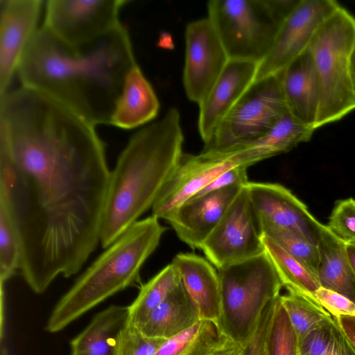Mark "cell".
<instances>
[{
  "label": "cell",
  "instance_id": "6da1fadb",
  "mask_svg": "<svg viewBox=\"0 0 355 355\" xmlns=\"http://www.w3.org/2000/svg\"><path fill=\"white\" fill-rule=\"evenodd\" d=\"M95 127L30 87L0 98V204L37 294L76 275L100 243L111 171Z\"/></svg>",
  "mask_w": 355,
  "mask_h": 355
},
{
  "label": "cell",
  "instance_id": "7a4b0ae2",
  "mask_svg": "<svg viewBox=\"0 0 355 355\" xmlns=\"http://www.w3.org/2000/svg\"><path fill=\"white\" fill-rule=\"evenodd\" d=\"M137 64L122 24L79 53L64 48L41 26L17 74L21 86L51 96L96 126L110 124L125 78Z\"/></svg>",
  "mask_w": 355,
  "mask_h": 355
},
{
  "label": "cell",
  "instance_id": "3957f363",
  "mask_svg": "<svg viewBox=\"0 0 355 355\" xmlns=\"http://www.w3.org/2000/svg\"><path fill=\"white\" fill-rule=\"evenodd\" d=\"M179 110L137 131L111 171L100 243L108 248L150 208L184 153Z\"/></svg>",
  "mask_w": 355,
  "mask_h": 355
},
{
  "label": "cell",
  "instance_id": "277c9868",
  "mask_svg": "<svg viewBox=\"0 0 355 355\" xmlns=\"http://www.w3.org/2000/svg\"><path fill=\"white\" fill-rule=\"evenodd\" d=\"M166 229L153 215L135 223L105 248L59 300L46 330L62 331L98 304L135 284Z\"/></svg>",
  "mask_w": 355,
  "mask_h": 355
},
{
  "label": "cell",
  "instance_id": "5b68a950",
  "mask_svg": "<svg viewBox=\"0 0 355 355\" xmlns=\"http://www.w3.org/2000/svg\"><path fill=\"white\" fill-rule=\"evenodd\" d=\"M354 44L355 17L340 6L322 25L308 48L320 97L315 130L355 110L350 78Z\"/></svg>",
  "mask_w": 355,
  "mask_h": 355
},
{
  "label": "cell",
  "instance_id": "8992f818",
  "mask_svg": "<svg viewBox=\"0 0 355 355\" xmlns=\"http://www.w3.org/2000/svg\"><path fill=\"white\" fill-rule=\"evenodd\" d=\"M218 274L221 291L218 327L227 338L244 346L264 309L280 295L282 284L265 252L219 268Z\"/></svg>",
  "mask_w": 355,
  "mask_h": 355
},
{
  "label": "cell",
  "instance_id": "52a82bcc",
  "mask_svg": "<svg viewBox=\"0 0 355 355\" xmlns=\"http://www.w3.org/2000/svg\"><path fill=\"white\" fill-rule=\"evenodd\" d=\"M207 7L230 60L259 64L265 59L279 26L264 0H211Z\"/></svg>",
  "mask_w": 355,
  "mask_h": 355
},
{
  "label": "cell",
  "instance_id": "ba28073f",
  "mask_svg": "<svg viewBox=\"0 0 355 355\" xmlns=\"http://www.w3.org/2000/svg\"><path fill=\"white\" fill-rule=\"evenodd\" d=\"M288 112L282 72L255 80L223 119L203 150H222L254 140Z\"/></svg>",
  "mask_w": 355,
  "mask_h": 355
},
{
  "label": "cell",
  "instance_id": "9c48e42d",
  "mask_svg": "<svg viewBox=\"0 0 355 355\" xmlns=\"http://www.w3.org/2000/svg\"><path fill=\"white\" fill-rule=\"evenodd\" d=\"M126 0H49L42 25L64 48L85 52L121 24Z\"/></svg>",
  "mask_w": 355,
  "mask_h": 355
},
{
  "label": "cell",
  "instance_id": "30bf717a",
  "mask_svg": "<svg viewBox=\"0 0 355 355\" xmlns=\"http://www.w3.org/2000/svg\"><path fill=\"white\" fill-rule=\"evenodd\" d=\"M200 249L217 269L264 253L260 224L245 186Z\"/></svg>",
  "mask_w": 355,
  "mask_h": 355
},
{
  "label": "cell",
  "instance_id": "8fae6325",
  "mask_svg": "<svg viewBox=\"0 0 355 355\" xmlns=\"http://www.w3.org/2000/svg\"><path fill=\"white\" fill-rule=\"evenodd\" d=\"M241 162L233 148L183 153L173 175L152 207V215L166 221L178 208L226 171ZM244 166V165H243Z\"/></svg>",
  "mask_w": 355,
  "mask_h": 355
},
{
  "label": "cell",
  "instance_id": "7c38bea8",
  "mask_svg": "<svg viewBox=\"0 0 355 355\" xmlns=\"http://www.w3.org/2000/svg\"><path fill=\"white\" fill-rule=\"evenodd\" d=\"M340 6L334 0H301L279 26L268 54L258 64L254 81L282 72L306 51L318 31Z\"/></svg>",
  "mask_w": 355,
  "mask_h": 355
},
{
  "label": "cell",
  "instance_id": "4fadbf2b",
  "mask_svg": "<svg viewBox=\"0 0 355 355\" xmlns=\"http://www.w3.org/2000/svg\"><path fill=\"white\" fill-rule=\"evenodd\" d=\"M230 59L207 17L189 22L185 30L183 85L187 98L199 105Z\"/></svg>",
  "mask_w": 355,
  "mask_h": 355
},
{
  "label": "cell",
  "instance_id": "5bb4252c",
  "mask_svg": "<svg viewBox=\"0 0 355 355\" xmlns=\"http://www.w3.org/2000/svg\"><path fill=\"white\" fill-rule=\"evenodd\" d=\"M245 187L261 230L266 226L286 229L318 245L326 225L320 223L289 189L267 182H249Z\"/></svg>",
  "mask_w": 355,
  "mask_h": 355
},
{
  "label": "cell",
  "instance_id": "9a60e30c",
  "mask_svg": "<svg viewBox=\"0 0 355 355\" xmlns=\"http://www.w3.org/2000/svg\"><path fill=\"white\" fill-rule=\"evenodd\" d=\"M42 0H0V97L8 91L39 29Z\"/></svg>",
  "mask_w": 355,
  "mask_h": 355
},
{
  "label": "cell",
  "instance_id": "2e32d148",
  "mask_svg": "<svg viewBox=\"0 0 355 355\" xmlns=\"http://www.w3.org/2000/svg\"><path fill=\"white\" fill-rule=\"evenodd\" d=\"M243 187H232L191 198L168 222L178 237L192 249H200Z\"/></svg>",
  "mask_w": 355,
  "mask_h": 355
},
{
  "label": "cell",
  "instance_id": "e0dca14e",
  "mask_svg": "<svg viewBox=\"0 0 355 355\" xmlns=\"http://www.w3.org/2000/svg\"><path fill=\"white\" fill-rule=\"evenodd\" d=\"M258 64L230 60L211 89L199 105L198 131L204 146L215 130L254 81Z\"/></svg>",
  "mask_w": 355,
  "mask_h": 355
},
{
  "label": "cell",
  "instance_id": "ac0fdd59",
  "mask_svg": "<svg viewBox=\"0 0 355 355\" xmlns=\"http://www.w3.org/2000/svg\"><path fill=\"white\" fill-rule=\"evenodd\" d=\"M180 282L198 309L200 319L218 322L221 313V291L218 271L204 258L179 253L171 262Z\"/></svg>",
  "mask_w": 355,
  "mask_h": 355
},
{
  "label": "cell",
  "instance_id": "d6986e66",
  "mask_svg": "<svg viewBox=\"0 0 355 355\" xmlns=\"http://www.w3.org/2000/svg\"><path fill=\"white\" fill-rule=\"evenodd\" d=\"M160 105L150 83L137 64L126 75L110 125L131 130L152 121Z\"/></svg>",
  "mask_w": 355,
  "mask_h": 355
},
{
  "label": "cell",
  "instance_id": "ffe728a7",
  "mask_svg": "<svg viewBox=\"0 0 355 355\" xmlns=\"http://www.w3.org/2000/svg\"><path fill=\"white\" fill-rule=\"evenodd\" d=\"M283 90L289 112L314 130L320 97L312 60L307 49L282 72Z\"/></svg>",
  "mask_w": 355,
  "mask_h": 355
},
{
  "label": "cell",
  "instance_id": "44dd1931",
  "mask_svg": "<svg viewBox=\"0 0 355 355\" xmlns=\"http://www.w3.org/2000/svg\"><path fill=\"white\" fill-rule=\"evenodd\" d=\"M314 129L289 112L261 137L232 146L241 163L248 167L267 158L286 153L311 139Z\"/></svg>",
  "mask_w": 355,
  "mask_h": 355
},
{
  "label": "cell",
  "instance_id": "7402d4cb",
  "mask_svg": "<svg viewBox=\"0 0 355 355\" xmlns=\"http://www.w3.org/2000/svg\"><path fill=\"white\" fill-rule=\"evenodd\" d=\"M200 319L198 309L180 283L138 327L146 336L167 340Z\"/></svg>",
  "mask_w": 355,
  "mask_h": 355
},
{
  "label": "cell",
  "instance_id": "603a6c76",
  "mask_svg": "<svg viewBox=\"0 0 355 355\" xmlns=\"http://www.w3.org/2000/svg\"><path fill=\"white\" fill-rule=\"evenodd\" d=\"M128 319V306L111 305L70 342V355H115L116 340Z\"/></svg>",
  "mask_w": 355,
  "mask_h": 355
},
{
  "label": "cell",
  "instance_id": "cb8c5ba5",
  "mask_svg": "<svg viewBox=\"0 0 355 355\" xmlns=\"http://www.w3.org/2000/svg\"><path fill=\"white\" fill-rule=\"evenodd\" d=\"M318 246V279L320 286L337 292L355 303V273L348 260L345 243L326 225Z\"/></svg>",
  "mask_w": 355,
  "mask_h": 355
},
{
  "label": "cell",
  "instance_id": "d4e9b609",
  "mask_svg": "<svg viewBox=\"0 0 355 355\" xmlns=\"http://www.w3.org/2000/svg\"><path fill=\"white\" fill-rule=\"evenodd\" d=\"M262 242L264 252L271 261L283 287L288 293L299 295L319 304L315 298V293L320 287L318 277L263 234Z\"/></svg>",
  "mask_w": 355,
  "mask_h": 355
},
{
  "label": "cell",
  "instance_id": "484cf974",
  "mask_svg": "<svg viewBox=\"0 0 355 355\" xmlns=\"http://www.w3.org/2000/svg\"><path fill=\"white\" fill-rule=\"evenodd\" d=\"M225 337L216 322L199 320L187 329L166 340L155 355H207Z\"/></svg>",
  "mask_w": 355,
  "mask_h": 355
},
{
  "label": "cell",
  "instance_id": "4316f807",
  "mask_svg": "<svg viewBox=\"0 0 355 355\" xmlns=\"http://www.w3.org/2000/svg\"><path fill=\"white\" fill-rule=\"evenodd\" d=\"M180 283L179 273L171 263L144 284L128 305V322L138 327Z\"/></svg>",
  "mask_w": 355,
  "mask_h": 355
},
{
  "label": "cell",
  "instance_id": "83f0119b",
  "mask_svg": "<svg viewBox=\"0 0 355 355\" xmlns=\"http://www.w3.org/2000/svg\"><path fill=\"white\" fill-rule=\"evenodd\" d=\"M299 355H355L334 317L298 340Z\"/></svg>",
  "mask_w": 355,
  "mask_h": 355
},
{
  "label": "cell",
  "instance_id": "f1b7e54d",
  "mask_svg": "<svg viewBox=\"0 0 355 355\" xmlns=\"http://www.w3.org/2000/svg\"><path fill=\"white\" fill-rule=\"evenodd\" d=\"M279 300L298 340L332 317L320 305L297 294L288 292Z\"/></svg>",
  "mask_w": 355,
  "mask_h": 355
},
{
  "label": "cell",
  "instance_id": "f546056e",
  "mask_svg": "<svg viewBox=\"0 0 355 355\" xmlns=\"http://www.w3.org/2000/svg\"><path fill=\"white\" fill-rule=\"evenodd\" d=\"M261 232L318 277L320 264L318 245L312 244L303 236L284 228L266 226Z\"/></svg>",
  "mask_w": 355,
  "mask_h": 355
},
{
  "label": "cell",
  "instance_id": "4dcf8cb0",
  "mask_svg": "<svg viewBox=\"0 0 355 355\" xmlns=\"http://www.w3.org/2000/svg\"><path fill=\"white\" fill-rule=\"evenodd\" d=\"M279 296L266 333V355H299L298 338Z\"/></svg>",
  "mask_w": 355,
  "mask_h": 355
},
{
  "label": "cell",
  "instance_id": "1f68e13d",
  "mask_svg": "<svg viewBox=\"0 0 355 355\" xmlns=\"http://www.w3.org/2000/svg\"><path fill=\"white\" fill-rule=\"evenodd\" d=\"M21 244L17 231L6 207L0 204L1 288L20 268Z\"/></svg>",
  "mask_w": 355,
  "mask_h": 355
},
{
  "label": "cell",
  "instance_id": "d6a6232c",
  "mask_svg": "<svg viewBox=\"0 0 355 355\" xmlns=\"http://www.w3.org/2000/svg\"><path fill=\"white\" fill-rule=\"evenodd\" d=\"M165 340L145 336L127 321L118 335L115 355H155Z\"/></svg>",
  "mask_w": 355,
  "mask_h": 355
},
{
  "label": "cell",
  "instance_id": "836d02e7",
  "mask_svg": "<svg viewBox=\"0 0 355 355\" xmlns=\"http://www.w3.org/2000/svg\"><path fill=\"white\" fill-rule=\"evenodd\" d=\"M326 225L343 243H355V199L336 201Z\"/></svg>",
  "mask_w": 355,
  "mask_h": 355
},
{
  "label": "cell",
  "instance_id": "e575fe53",
  "mask_svg": "<svg viewBox=\"0 0 355 355\" xmlns=\"http://www.w3.org/2000/svg\"><path fill=\"white\" fill-rule=\"evenodd\" d=\"M315 298L334 318L355 315V303L337 292L320 286L315 293Z\"/></svg>",
  "mask_w": 355,
  "mask_h": 355
},
{
  "label": "cell",
  "instance_id": "d590c367",
  "mask_svg": "<svg viewBox=\"0 0 355 355\" xmlns=\"http://www.w3.org/2000/svg\"><path fill=\"white\" fill-rule=\"evenodd\" d=\"M277 298L272 300L264 309L254 334L243 346L241 355H266V336Z\"/></svg>",
  "mask_w": 355,
  "mask_h": 355
},
{
  "label": "cell",
  "instance_id": "8d00e7d4",
  "mask_svg": "<svg viewBox=\"0 0 355 355\" xmlns=\"http://www.w3.org/2000/svg\"><path fill=\"white\" fill-rule=\"evenodd\" d=\"M248 168V167L246 166L241 165L226 171L215 178L211 183L193 197L232 187L245 186L249 182L247 173Z\"/></svg>",
  "mask_w": 355,
  "mask_h": 355
},
{
  "label": "cell",
  "instance_id": "74e56055",
  "mask_svg": "<svg viewBox=\"0 0 355 355\" xmlns=\"http://www.w3.org/2000/svg\"><path fill=\"white\" fill-rule=\"evenodd\" d=\"M268 10L280 26L288 17L301 0H264Z\"/></svg>",
  "mask_w": 355,
  "mask_h": 355
},
{
  "label": "cell",
  "instance_id": "f35d334b",
  "mask_svg": "<svg viewBox=\"0 0 355 355\" xmlns=\"http://www.w3.org/2000/svg\"><path fill=\"white\" fill-rule=\"evenodd\" d=\"M334 318L355 352V315H340Z\"/></svg>",
  "mask_w": 355,
  "mask_h": 355
},
{
  "label": "cell",
  "instance_id": "ab89813d",
  "mask_svg": "<svg viewBox=\"0 0 355 355\" xmlns=\"http://www.w3.org/2000/svg\"><path fill=\"white\" fill-rule=\"evenodd\" d=\"M243 346L226 336L207 355H241Z\"/></svg>",
  "mask_w": 355,
  "mask_h": 355
},
{
  "label": "cell",
  "instance_id": "60d3db41",
  "mask_svg": "<svg viewBox=\"0 0 355 355\" xmlns=\"http://www.w3.org/2000/svg\"><path fill=\"white\" fill-rule=\"evenodd\" d=\"M345 245L348 260L355 273V243H345Z\"/></svg>",
  "mask_w": 355,
  "mask_h": 355
},
{
  "label": "cell",
  "instance_id": "b9f144b4",
  "mask_svg": "<svg viewBox=\"0 0 355 355\" xmlns=\"http://www.w3.org/2000/svg\"><path fill=\"white\" fill-rule=\"evenodd\" d=\"M350 78L352 91L355 96V44L350 57Z\"/></svg>",
  "mask_w": 355,
  "mask_h": 355
},
{
  "label": "cell",
  "instance_id": "7bdbcfd3",
  "mask_svg": "<svg viewBox=\"0 0 355 355\" xmlns=\"http://www.w3.org/2000/svg\"><path fill=\"white\" fill-rule=\"evenodd\" d=\"M0 355H9L8 351L5 345L1 344Z\"/></svg>",
  "mask_w": 355,
  "mask_h": 355
}]
</instances>
